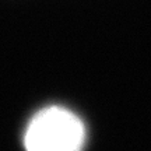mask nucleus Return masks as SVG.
Returning <instances> with one entry per match:
<instances>
[{
  "mask_svg": "<svg viewBox=\"0 0 151 151\" xmlns=\"http://www.w3.org/2000/svg\"><path fill=\"white\" fill-rule=\"evenodd\" d=\"M86 140L83 122L62 106L45 108L31 119L24 146L27 151H81Z\"/></svg>",
  "mask_w": 151,
  "mask_h": 151,
  "instance_id": "f257e3e1",
  "label": "nucleus"
}]
</instances>
